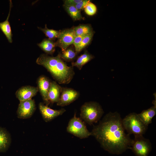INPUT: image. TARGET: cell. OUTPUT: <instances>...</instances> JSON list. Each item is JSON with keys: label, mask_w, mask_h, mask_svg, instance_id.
I'll list each match as a JSON object with an SVG mask.
<instances>
[{"label": "cell", "mask_w": 156, "mask_h": 156, "mask_svg": "<svg viewBox=\"0 0 156 156\" xmlns=\"http://www.w3.org/2000/svg\"><path fill=\"white\" fill-rule=\"evenodd\" d=\"M91 132L101 147L112 154L119 155L131 149L133 141L125 133L122 119L116 112L105 115Z\"/></svg>", "instance_id": "1"}, {"label": "cell", "mask_w": 156, "mask_h": 156, "mask_svg": "<svg viewBox=\"0 0 156 156\" xmlns=\"http://www.w3.org/2000/svg\"><path fill=\"white\" fill-rule=\"evenodd\" d=\"M36 62L44 67L59 84L69 83L75 75L73 67L68 66L61 59L60 52L55 57L41 54L37 59Z\"/></svg>", "instance_id": "2"}, {"label": "cell", "mask_w": 156, "mask_h": 156, "mask_svg": "<svg viewBox=\"0 0 156 156\" xmlns=\"http://www.w3.org/2000/svg\"><path fill=\"white\" fill-rule=\"evenodd\" d=\"M104 113L101 105L96 101L84 103L80 108V118L89 125L97 123Z\"/></svg>", "instance_id": "3"}, {"label": "cell", "mask_w": 156, "mask_h": 156, "mask_svg": "<svg viewBox=\"0 0 156 156\" xmlns=\"http://www.w3.org/2000/svg\"><path fill=\"white\" fill-rule=\"evenodd\" d=\"M122 122L128 134H133L135 136L143 135L148 129V126L143 123L138 114L135 112L127 115L122 119Z\"/></svg>", "instance_id": "4"}, {"label": "cell", "mask_w": 156, "mask_h": 156, "mask_svg": "<svg viewBox=\"0 0 156 156\" xmlns=\"http://www.w3.org/2000/svg\"><path fill=\"white\" fill-rule=\"evenodd\" d=\"M66 131L80 139L86 138L92 135L91 132L88 130L84 122L76 116V113L69 120Z\"/></svg>", "instance_id": "5"}, {"label": "cell", "mask_w": 156, "mask_h": 156, "mask_svg": "<svg viewBox=\"0 0 156 156\" xmlns=\"http://www.w3.org/2000/svg\"><path fill=\"white\" fill-rule=\"evenodd\" d=\"M152 148L150 140L142 135L135 136L131 149L136 156H148Z\"/></svg>", "instance_id": "6"}, {"label": "cell", "mask_w": 156, "mask_h": 156, "mask_svg": "<svg viewBox=\"0 0 156 156\" xmlns=\"http://www.w3.org/2000/svg\"><path fill=\"white\" fill-rule=\"evenodd\" d=\"M36 108L34 100L20 101L17 111V117L21 119L29 118L33 114Z\"/></svg>", "instance_id": "7"}, {"label": "cell", "mask_w": 156, "mask_h": 156, "mask_svg": "<svg viewBox=\"0 0 156 156\" xmlns=\"http://www.w3.org/2000/svg\"><path fill=\"white\" fill-rule=\"evenodd\" d=\"M76 36L73 28L61 31L58 40L55 42L56 46L60 48L62 51H64L73 44Z\"/></svg>", "instance_id": "8"}, {"label": "cell", "mask_w": 156, "mask_h": 156, "mask_svg": "<svg viewBox=\"0 0 156 156\" xmlns=\"http://www.w3.org/2000/svg\"><path fill=\"white\" fill-rule=\"evenodd\" d=\"M80 95L79 92L71 88L62 87L57 106L64 107L67 106L77 99Z\"/></svg>", "instance_id": "9"}, {"label": "cell", "mask_w": 156, "mask_h": 156, "mask_svg": "<svg viewBox=\"0 0 156 156\" xmlns=\"http://www.w3.org/2000/svg\"><path fill=\"white\" fill-rule=\"evenodd\" d=\"M38 106L43 119L47 122L62 115L66 111V110L64 108L59 110L52 109L42 102L39 103Z\"/></svg>", "instance_id": "10"}, {"label": "cell", "mask_w": 156, "mask_h": 156, "mask_svg": "<svg viewBox=\"0 0 156 156\" xmlns=\"http://www.w3.org/2000/svg\"><path fill=\"white\" fill-rule=\"evenodd\" d=\"M51 81L48 77L44 75L40 76L37 80V87L38 91L44 102L47 106L49 104L48 96Z\"/></svg>", "instance_id": "11"}, {"label": "cell", "mask_w": 156, "mask_h": 156, "mask_svg": "<svg viewBox=\"0 0 156 156\" xmlns=\"http://www.w3.org/2000/svg\"><path fill=\"white\" fill-rule=\"evenodd\" d=\"M38 92L37 87L27 85L19 88L16 91L15 94L19 101H22L32 99Z\"/></svg>", "instance_id": "12"}, {"label": "cell", "mask_w": 156, "mask_h": 156, "mask_svg": "<svg viewBox=\"0 0 156 156\" xmlns=\"http://www.w3.org/2000/svg\"><path fill=\"white\" fill-rule=\"evenodd\" d=\"M62 87L56 81H51L48 94V100L49 104L57 103L59 101Z\"/></svg>", "instance_id": "13"}, {"label": "cell", "mask_w": 156, "mask_h": 156, "mask_svg": "<svg viewBox=\"0 0 156 156\" xmlns=\"http://www.w3.org/2000/svg\"><path fill=\"white\" fill-rule=\"evenodd\" d=\"M12 6L11 0L10 1V10L9 13L6 20L0 23V29L4 34L8 42L10 43L12 42V34L11 26L9 21L11 10Z\"/></svg>", "instance_id": "14"}, {"label": "cell", "mask_w": 156, "mask_h": 156, "mask_svg": "<svg viewBox=\"0 0 156 156\" xmlns=\"http://www.w3.org/2000/svg\"><path fill=\"white\" fill-rule=\"evenodd\" d=\"M156 114V106L154 105L147 109L143 110L138 115L143 123L148 126L152 123V119Z\"/></svg>", "instance_id": "15"}, {"label": "cell", "mask_w": 156, "mask_h": 156, "mask_svg": "<svg viewBox=\"0 0 156 156\" xmlns=\"http://www.w3.org/2000/svg\"><path fill=\"white\" fill-rule=\"evenodd\" d=\"M11 142V138L8 132L5 129L0 127V152L5 151Z\"/></svg>", "instance_id": "16"}, {"label": "cell", "mask_w": 156, "mask_h": 156, "mask_svg": "<svg viewBox=\"0 0 156 156\" xmlns=\"http://www.w3.org/2000/svg\"><path fill=\"white\" fill-rule=\"evenodd\" d=\"M37 45L46 54L51 55L55 52L56 47L55 42L47 38L44 39Z\"/></svg>", "instance_id": "17"}, {"label": "cell", "mask_w": 156, "mask_h": 156, "mask_svg": "<svg viewBox=\"0 0 156 156\" xmlns=\"http://www.w3.org/2000/svg\"><path fill=\"white\" fill-rule=\"evenodd\" d=\"M94 56L87 51H85L84 53L79 56L75 62L71 63L72 66L76 67L79 70L83 66L94 58Z\"/></svg>", "instance_id": "18"}, {"label": "cell", "mask_w": 156, "mask_h": 156, "mask_svg": "<svg viewBox=\"0 0 156 156\" xmlns=\"http://www.w3.org/2000/svg\"><path fill=\"white\" fill-rule=\"evenodd\" d=\"M77 54L75 49L71 47H68L64 51L60 52L61 59L66 62L73 61L75 58Z\"/></svg>", "instance_id": "19"}, {"label": "cell", "mask_w": 156, "mask_h": 156, "mask_svg": "<svg viewBox=\"0 0 156 156\" xmlns=\"http://www.w3.org/2000/svg\"><path fill=\"white\" fill-rule=\"evenodd\" d=\"M64 9L73 20H81L82 16L81 11L77 10L74 6L64 5Z\"/></svg>", "instance_id": "20"}, {"label": "cell", "mask_w": 156, "mask_h": 156, "mask_svg": "<svg viewBox=\"0 0 156 156\" xmlns=\"http://www.w3.org/2000/svg\"><path fill=\"white\" fill-rule=\"evenodd\" d=\"M73 29L76 36L86 35L93 31L92 27L88 24L80 25Z\"/></svg>", "instance_id": "21"}, {"label": "cell", "mask_w": 156, "mask_h": 156, "mask_svg": "<svg viewBox=\"0 0 156 156\" xmlns=\"http://www.w3.org/2000/svg\"><path fill=\"white\" fill-rule=\"evenodd\" d=\"M38 28L43 32L48 39L53 40H55L57 38H58L61 31L60 30L49 29L47 27L46 24L45 25L44 28L38 27Z\"/></svg>", "instance_id": "22"}, {"label": "cell", "mask_w": 156, "mask_h": 156, "mask_svg": "<svg viewBox=\"0 0 156 156\" xmlns=\"http://www.w3.org/2000/svg\"><path fill=\"white\" fill-rule=\"evenodd\" d=\"M93 31L86 35L83 39L76 51L77 54L80 52L91 42L94 35Z\"/></svg>", "instance_id": "23"}, {"label": "cell", "mask_w": 156, "mask_h": 156, "mask_svg": "<svg viewBox=\"0 0 156 156\" xmlns=\"http://www.w3.org/2000/svg\"><path fill=\"white\" fill-rule=\"evenodd\" d=\"M84 10L86 13L90 16L94 15L96 13L97 10V7L96 5L90 2L86 5Z\"/></svg>", "instance_id": "24"}, {"label": "cell", "mask_w": 156, "mask_h": 156, "mask_svg": "<svg viewBox=\"0 0 156 156\" xmlns=\"http://www.w3.org/2000/svg\"><path fill=\"white\" fill-rule=\"evenodd\" d=\"M86 35L76 36L75 37L73 43L75 51H77L78 47L82 40L83 37Z\"/></svg>", "instance_id": "25"}, {"label": "cell", "mask_w": 156, "mask_h": 156, "mask_svg": "<svg viewBox=\"0 0 156 156\" xmlns=\"http://www.w3.org/2000/svg\"><path fill=\"white\" fill-rule=\"evenodd\" d=\"M90 2L89 0H82L81 1L75 5V7L78 10L81 11L84 9L86 5Z\"/></svg>", "instance_id": "26"}, {"label": "cell", "mask_w": 156, "mask_h": 156, "mask_svg": "<svg viewBox=\"0 0 156 156\" xmlns=\"http://www.w3.org/2000/svg\"><path fill=\"white\" fill-rule=\"evenodd\" d=\"M82 0H66L64 1V5L74 6Z\"/></svg>", "instance_id": "27"}]
</instances>
